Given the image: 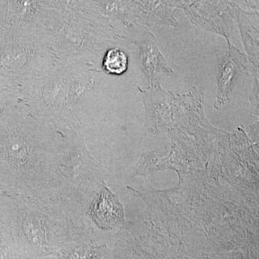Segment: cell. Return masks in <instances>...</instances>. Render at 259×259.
<instances>
[{
    "label": "cell",
    "mask_w": 259,
    "mask_h": 259,
    "mask_svg": "<svg viewBox=\"0 0 259 259\" xmlns=\"http://www.w3.org/2000/svg\"><path fill=\"white\" fill-rule=\"evenodd\" d=\"M248 69L246 56L236 47H230L221 60L216 75L218 96L215 108H221L231 98L240 79Z\"/></svg>",
    "instance_id": "cell-1"
},
{
    "label": "cell",
    "mask_w": 259,
    "mask_h": 259,
    "mask_svg": "<svg viewBox=\"0 0 259 259\" xmlns=\"http://www.w3.org/2000/svg\"><path fill=\"white\" fill-rule=\"evenodd\" d=\"M136 44L140 51L139 67L146 75L150 85L155 86L159 83L162 76L174 74L173 70L158 49L154 36L151 32L143 35Z\"/></svg>",
    "instance_id": "cell-2"
},
{
    "label": "cell",
    "mask_w": 259,
    "mask_h": 259,
    "mask_svg": "<svg viewBox=\"0 0 259 259\" xmlns=\"http://www.w3.org/2000/svg\"><path fill=\"white\" fill-rule=\"evenodd\" d=\"M120 204L110 192L106 190L102 192L100 199L95 204L93 215L95 221L101 223H115L120 219L122 211Z\"/></svg>",
    "instance_id": "cell-3"
},
{
    "label": "cell",
    "mask_w": 259,
    "mask_h": 259,
    "mask_svg": "<svg viewBox=\"0 0 259 259\" xmlns=\"http://www.w3.org/2000/svg\"><path fill=\"white\" fill-rule=\"evenodd\" d=\"M102 67L108 74H124L128 67V57L127 54L120 49H110L107 51L106 55L104 58Z\"/></svg>",
    "instance_id": "cell-4"
}]
</instances>
